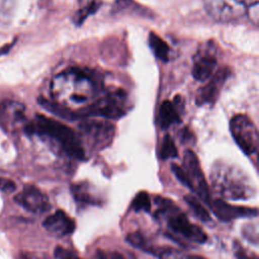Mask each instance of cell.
<instances>
[{
  "label": "cell",
  "mask_w": 259,
  "mask_h": 259,
  "mask_svg": "<svg viewBox=\"0 0 259 259\" xmlns=\"http://www.w3.org/2000/svg\"><path fill=\"white\" fill-rule=\"evenodd\" d=\"M238 2L242 3L243 5H245L246 7L247 6H250V5H253V4H256L258 3V0H237Z\"/></svg>",
  "instance_id": "32"
},
{
  "label": "cell",
  "mask_w": 259,
  "mask_h": 259,
  "mask_svg": "<svg viewBox=\"0 0 259 259\" xmlns=\"http://www.w3.org/2000/svg\"><path fill=\"white\" fill-rule=\"evenodd\" d=\"M15 202L26 210L40 214L51 209L48 196L34 185H26L17 195L14 196Z\"/></svg>",
  "instance_id": "12"
},
{
  "label": "cell",
  "mask_w": 259,
  "mask_h": 259,
  "mask_svg": "<svg viewBox=\"0 0 259 259\" xmlns=\"http://www.w3.org/2000/svg\"><path fill=\"white\" fill-rule=\"evenodd\" d=\"M151 198L145 191L139 192L132 201V208L135 211H147L151 210Z\"/></svg>",
  "instance_id": "24"
},
{
  "label": "cell",
  "mask_w": 259,
  "mask_h": 259,
  "mask_svg": "<svg viewBox=\"0 0 259 259\" xmlns=\"http://www.w3.org/2000/svg\"><path fill=\"white\" fill-rule=\"evenodd\" d=\"M127 242L134 246L135 248H138L144 252L147 253H151V254H156V250L155 248L147 241V239L139 232H135V233H131L127 235L126 237Z\"/></svg>",
  "instance_id": "21"
},
{
  "label": "cell",
  "mask_w": 259,
  "mask_h": 259,
  "mask_svg": "<svg viewBox=\"0 0 259 259\" xmlns=\"http://www.w3.org/2000/svg\"><path fill=\"white\" fill-rule=\"evenodd\" d=\"M243 236L253 244L257 245L258 243V232L255 226L253 225H245L244 228L242 229Z\"/></svg>",
  "instance_id": "26"
},
{
  "label": "cell",
  "mask_w": 259,
  "mask_h": 259,
  "mask_svg": "<svg viewBox=\"0 0 259 259\" xmlns=\"http://www.w3.org/2000/svg\"><path fill=\"white\" fill-rule=\"evenodd\" d=\"M172 172L176 178L189 189H191L200 200L207 205L211 201L208 184L202 173L197 156L191 150H186L183 156V165H171Z\"/></svg>",
  "instance_id": "5"
},
{
  "label": "cell",
  "mask_w": 259,
  "mask_h": 259,
  "mask_svg": "<svg viewBox=\"0 0 259 259\" xmlns=\"http://www.w3.org/2000/svg\"><path fill=\"white\" fill-rule=\"evenodd\" d=\"M149 46L152 50L153 54L158 58L159 60L163 62L169 61L170 57V48L168 44L161 38L157 33L150 32L149 34Z\"/></svg>",
  "instance_id": "18"
},
{
  "label": "cell",
  "mask_w": 259,
  "mask_h": 259,
  "mask_svg": "<svg viewBox=\"0 0 259 259\" xmlns=\"http://www.w3.org/2000/svg\"><path fill=\"white\" fill-rule=\"evenodd\" d=\"M213 190L225 199L242 200L254 196L256 189L248 175L238 166L217 161L210 170Z\"/></svg>",
  "instance_id": "2"
},
{
  "label": "cell",
  "mask_w": 259,
  "mask_h": 259,
  "mask_svg": "<svg viewBox=\"0 0 259 259\" xmlns=\"http://www.w3.org/2000/svg\"><path fill=\"white\" fill-rule=\"evenodd\" d=\"M96 258L97 259H124L121 254L114 251H96Z\"/></svg>",
  "instance_id": "28"
},
{
  "label": "cell",
  "mask_w": 259,
  "mask_h": 259,
  "mask_svg": "<svg viewBox=\"0 0 259 259\" xmlns=\"http://www.w3.org/2000/svg\"><path fill=\"white\" fill-rule=\"evenodd\" d=\"M206 13L215 21L232 22L246 15L247 7L237 0H203Z\"/></svg>",
  "instance_id": "9"
},
{
  "label": "cell",
  "mask_w": 259,
  "mask_h": 259,
  "mask_svg": "<svg viewBox=\"0 0 259 259\" xmlns=\"http://www.w3.org/2000/svg\"><path fill=\"white\" fill-rule=\"evenodd\" d=\"M155 202L158 206L156 215L166 222L167 227L172 234L191 243L203 244L207 240L204 231L192 224L187 219L186 214L177 207L173 201L161 196H156Z\"/></svg>",
  "instance_id": "4"
},
{
  "label": "cell",
  "mask_w": 259,
  "mask_h": 259,
  "mask_svg": "<svg viewBox=\"0 0 259 259\" xmlns=\"http://www.w3.org/2000/svg\"><path fill=\"white\" fill-rule=\"evenodd\" d=\"M160 259H205L199 255L186 254L174 248H165L157 253Z\"/></svg>",
  "instance_id": "23"
},
{
  "label": "cell",
  "mask_w": 259,
  "mask_h": 259,
  "mask_svg": "<svg viewBox=\"0 0 259 259\" xmlns=\"http://www.w3.org/2000/svg\"><path fill=\"white\" fill-rule=\"evenodd\" d=\"M217 66L218 58L212 46L209 44L203 45L194 56L192 76L199 82L206 81L214 74Z\"/></svg>",
  "instance_id": "10"
},
{
  "label": "cell",
  "mask_w": 259,
  "mask_h": 259,
  "mask_svg": "<svg viewBox=\"0 0 259 259\" xmlns=\"http://www.w3.org/2000/svg\"><path fill=\"white\" fill-rule=\"evenodd\" d=\"M51 95L59 106L81 112L90 106L102 93L100 78L92 71L70 68L57 74L51 82Z\"/></svg>",
  "instance_id": "1"
},
{
  "label": "cell",
  "mask_w": 259,
  "mask_h": 259,
  "mask_svg": "<svg viewBox=\"0 0 259 259\" xmlns=\"http://www.w3.org/2000/svg\"><path fill=\"white\" fill-rule=\"evenodd\" d=\"M24 119V106L16 101H0V124L5 130H12Z\"/></svg>",
  "instance_id": "16"
},
{
  "label": "cell",
  "mask_w": 259,
  "mask_h": 259,
  "mask_svg": "<svg viewBox=\"0 0 259 259\" xmlns=\"http://www.w3.org/2000/svg\"><path fill=\"white\" fill-rule=\"evenodd\" d=\"M184 102L180 95H176L173 100H165L160 106L158 120L162 130H167L172 124L181 121V112Z\"/></svg>",
  "instance_id": "14"
},
{
  "label": "cell",
  "mask_w": 259,
  "mask_h": 259,
  "mask_svg": "<svg viewBox=\"0 0 259 259\" xmlns=\"http://www.w3.org/2000/svg\"><path fill=\"white\" fill-rule=\"evenodd\" d=\"M54 255L58 259H82L74 251L68 250L61 246H58L55 248Z\"/></svg>",
  "instance_id": "27"
},
{
  "label": "cell",
  "mask_w": 259,
  "mask_h": 259,
  "mask_svg": "<svg viewBox=\"0 0 259 259\" xmlns=\"http://www.w3.org/2000/svg\"><path fill=\"white\" fill-rule=\"evenodd\" d=\"M130 108L127 93L121 88H111L102 92L99 97L85 110L83 114L108 119L122 117Z\"/></svg>",
  "instance_id": "6"
},
{
  "label": "cell",
  "mask_w": 259,
  "mask_h": 259,
  "mask_svg": "<svg viewBox=\"0 0 259 259\" xmlns=\"http://www.w3.org/2000/svg\"><path fill=\"white\" fill-rule=\"evenodd\" d=\"M19 259H45L42 255L37 254V253H32V252H24L20 254Z\"/></svg>",
  "instance_id": "31"
},
{
  "label": "cell",
  "mask_w": 259,
  "mask_h": 259,
  "mask_svg": "<svg viewBox=\"0 0 259 259\" xmlns=\"http://www.w3.org/2000/svg\"><path fill=\"white\" fill-rule=\"evenodd\" d=\"M230 132L236 144L246 155L258 149V132L254 122L245 114H236L230 121Z\"/></svg>",
  "instance_id": "7"
},
{
  "label": "cell",
  "mask_w": 259,
  "mask_h": 259,
  "mask_svg": "<svg viewBox=\"0 0 259 259\" xmlns=\"http://www.w3.org/2000/svg\"><path fill=\"white\" fill-rule=\"evenodd\" d=\"M101 6V1L100 0H87L85 5L82 6L76 13V15L74 16V22L77 25H81L85 19L93 14L94 12H96L99 7Z\"/></svg>",
  "instance_id": "20"
},
{
  "label": "cell",
  "mask_w": 259,
  "mask_h": 259,
  "mask_svg": "<svg viewBox=\"0 0 259 259\" xmlns=\"http://www.w3.org/2000/svg\"><path fill=\"white\" fill-rule=\"evenodd\" d=\"M246 14L249 16V18L257 24L258 22V19H259V16H258V3L256 4H253V5H250L247 10H246Z\"/></svg>",
  "instance_id": "29"
},
{
  "label": "cell",
  "mask_w": 259,
  "mask_h": 259,
  "mask_svg": "<svg viewBox=\"0 0 259 259\" xmlns=\"http://www.w3.org/2000/svg\"><path fill=\"white\" fill-rule=\"evenodd\" d=\"M208 206L212 213L222 222H230L239 218H252L257 215L256 208L233 205L220 198L211 199Z\"/></svg>",
  "instance_id": "13"
},
{
  "label": "cell",
  "mask_w": 259,
  "mask_h": 259,
  "mask_svg": "<svg viewBox=\"0 0 259 259\" xmlns=\"http://www.w3.org/2000/svg\"><path fill=\"white\" fill-rule=\"evenodd\" d=\"M71 191L74 198L79 202L93 205H97L102 202L99 196L96 195V193L90 189L89 184L85 182H80L72 185Z\"/></svg>",
  "instance_id": "17"
},
{
  "label": "cell",
  "mask_w": 259,
  "mask_h": 259,
  "mask_svg": "<svg viewBox=\"0 0 259 259\" xmlns=\"http://www.w3.org/2000/svg\"><path fill=\"white\" fill-rule=\"evenodd\" d=\"M184 200L187 202L188 206L190 207L194 215L198 218L200 221H202L203 223H209L211 221L208 211L205 209V207L202 205L198 198H196L193 195H185Z\"/></svg>",
  "instance_id": "19"
},
{
  "label": "cell",
  "mask_w": 259,
  "mask_h": 259,
  "mask_svg": "<svg viewBox=\"0 0 259 259\" xmlns=\"http://www.w3.org/2000/svg\"><path fill=\"white\" fill-rule=\"evenodd\" d=\"M177 156H178V151L173 139L169 135L164 136L161 143V149H160L161 159L167 160L171 158H176Z\"/></svg>",
  "instance_id": "22"
},
{
  "label": "cell",
  "mask_w": 259,
  "mask_h": 259,
  "mask_svg": "<svg viewBox=\"0 0 259 259\" xmlns=\"http://www.w3.org/2000/svg\"><path fill=\"white\" fill-rule=\"evenodd\" d=\"M0 189L6 192H11L15 190V184L13 181L0 177Z\"/></svg>",
  "instance_id": "30"
},
{
  "label": "cell",
  "mask_w": 259,
  "mask_h": 259,
  "mask_svg": "<svg viewBox=\"0 0 259 259\" xmlns=\"http://www.w3.org/2000/svg\"><path fill=\"white\" fill-rule=\"evenodd\" d=\"M44 228L51 234L64 237L75 231V222L64 210L58 209L49 215L42 223Z\"/></svg>",
  "instance_id": "15"
},
{
  "label": "cell",
  "mask_w": 259,
  "mask_h": 259,
  "mask_svg": "<svg viewBox=\"0 0 259 259\" xmlns=\"http://www.w3.org/2000/svg\"><path fill=\"white\" fill-rule=\"evenodd\" d=\"M234 254L237 259H258V256L255 253L249 252L239 242H234Z\"/></svg>",
  "instance_id": "25"
},
{
  "label": "cell",
  "mask_w": 259,
  "mask_h": 259,
  "mask_svg": "<svg viewBox=\"0 0 259 259\" xmlns=\"http://www.w3.org/2000/svg\"><path fill=\"white\" fill-rule=\"evenodd\" d=\"M80 134L85 142L95 150L107 147L114 138V126L107 120L87 119L79 125Z\"/></svg>",
  "instance_id": "8"
},
{
  "label": "cell",
  "mask_w": 259,
  "mask_h": 259,
  "mask_svg": "<svg viewBox=\"0 0 259 259\" xmlns=\"http://www.w3.org/2000/svg\"><path fill=\"white\" fill-rule=\"evenodd\" d=\"M13 46V44H8L2 48H0V56L1 55H4V54H7V52L10 50V48Z\"/></svg>",
  "instance_id": "33"
},
{
  "label": "cell",
  "mask_w": 259,
  "mask_h": 259,
  "mask_svg": "<svg viewBox=\"0 0 259 259\" xmlns=\"http://www.w3.org/2000/svg\"><path fill=\"white\" fill-rule=\"evenodd\" d=\"M24 130L29 135L34 134L52 140L72 158L84 160L86 157L81 138L72 128L56 119L37 114Z\"/></svg>",
  "instance_id": "3"
},
{
  "label": "cell",
  "mask_w": 259,
  "mask_h": 259,
  "mask_svg": "<svg viewBox=\"0 0 259 259\" xmlns=\"http://www.w3.org/2000/svg\"><path fill=\"white\" fill-rule=\"evenodd\" d=\"M230 74L231 71L227 67L214 72V74L209 78V81L197 90L195 95L196 104L198 106H203L215 103Z\"/></svg>",
  "instance_id": "11"
}]
</instances>
